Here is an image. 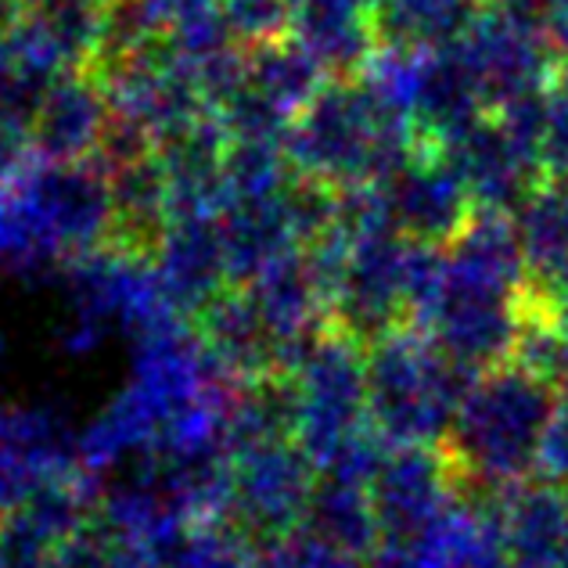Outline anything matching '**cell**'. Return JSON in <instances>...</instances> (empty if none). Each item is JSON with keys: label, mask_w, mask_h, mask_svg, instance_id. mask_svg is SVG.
I'll use <instances>...</instances> for the list:
<instances>
[{"label": "cell", "mask_w": 568, "mask_h": 568, "mask_svg": "<svg viewBox=\"0 0 568 568\" xmlns=\"http://www.w3.org/2000/svg\"><path fill=\"white\" fill-rule=\"evenodd\" d=\"M529 317V271L515 220L475 209L454 245L443 248V277L417 332L471 375L511 364Z\"/></svg>", "instance_id": "6da1fadb"}, {"label": "cell", "mask_w": 568, "mask_h": 568, "mask_svg": "<svg viewBox=\"0 0 568 568\" xmlns=\"http://www.w3.org/2000/svg\"><path fill=\"white\" fill-rule=\"evenodd\" d=\"M422 141L364 77H332L284 141L292 170L332 194L378 187L422 152Z\"/></svg>", "instance_id": "7a4b0ae2"}, {"label": "cell", "mask_w": 568, "mask_h": 568, "mask_svg": "<svg viewBox=\"0 0 568 568\" xmlns=\"http://www.w3.org/2000/svg\"><path fill=\"white\" fill-rule=\"evenodd\" d=\"M112 245V187L101 162L29 159L0 191V260L51 271Z\"/></svg>", "instance_id": "3957f363"}, {"label": "cell", "mask_w": 568, "mask_h": 568, "mask_svg": "<svg viewBox=\"0 0 568 568\" xmlns=\"http://www.w3.org/2000/svg\"><path fill=\"white\" fill-rule=\"evenodd\" d=\"M561 393L515 364L493 367L468 388L450 428L457 475L478 486V504L500 500L507 489L540 471L547 428Z\"/></svg>", "instance_id": "277c9868"}, {"label": "cell", "mask_w": 568, "mask_h": 568, "mask_svg": "<svg viewBox=\"0 0 568 568\" xmlns=\"http://www.w3.org/2000/svg\"><path fill=\"white\" fill-rule=\"evenodd\" d=\"M94 72L104 83L115 123L138 130L155 148L213 115L194 72L162 37L104 54Z\"/></svg>", "instance_id": "5b68a950"}, {"label": "cell", "mask_w": 568, "mask_h": 568, "mask_svg": "<svg viewBox=\"0 0 568 568\" xmlns=\"http://www.w3.org/2000/svg\"><path fill=\"white\" fill-rule=\"evenodd\" d=\"M332 80L313 58L288 37L245 48L242 80L220 104V126L242 144H281L288 141L295 119Z\"/></svg>", "instance_id": "8992f818"}, {"label": "cell", "mask_w": 568, "mask_h": 568, "mask_svg": "<svg viewBox=\"0 0 568 568\" xmlns=\"http://www.w3.org/2000/svg\"><path fill=\"white\" fill-rule=\"evenodd\" d=\"M454 48L468 65L489 115L544 94L561 69L540 14L515 11L500 0H489L465 40Z\"/></svg>", "instance_id": "52a82bcc"}, {"label": "cell", "mask_w": 568, "mask_h": 568, "mask_svg": "<svg viewBox=\"0 0 568 568\" xmlns=\"http://www.w3.org/2000/svg\"><path fill=\"white\" fill-rule=\"evenodd\" d=\"M475 378L478 375L454 364L422 332H393L378 342L375 382L382 399L428 436L454 428L457 410Z\"/></svg>", "instance_id": "ba28073f"}, {"label": "cell", "mask_w": 568, "mask_h": 568, "mask_svg": "<svg viewBox=\"0 0 568 568\" xmlns=\"http://www.w3.org/2000/svg\"><path fill=\"white\" fill-rule=\"evenodd\" d=\"M439 155L465 181L475 209L486 213L515 216L547 181L544 162L529 148H521L489 112L460 130L454 141H446Z\"/></svg>", "instance_id": "9c48e42d"}, {"label": "cell", "mask_w": 568, "mask_h": 568, "mask_svg": "<svg viewBox=\"0 0 568 568\" xmlns=\"http://www.w3.org/2000/svg\"><path fill=\"white\" fill-rule=\"evenodd\" d=\"M375 191L385 205L388 223L407 242L428 248L454 245L475 216V202L465 181L432 148H422L407 166H399Z\"/></svg>", "instance_id": "30bf717a"}, {"label": "cell", "mask_w": 568, "mask_h": 568, "mask_svg": "<svg viewBox=\"0 0 568 568\" xmlns=\"http://www.w3.org/2000/svg\"><path fill=\"white\" fill-rule=\"evenodd\" d=\"M112 33V0H19L11 40L48 77L94 72Z\"/></svg>", "instance_id": "8fae6325"}, {"label": "cell", "mask_w": 568, "mask_h": 568, "mask_svg": "<svg viewBox=\"0 0 568 568\" xmlns=\"http://www.w3.org/2000/svg\"><path fill=\"white\" fill-rule=\"evenodd\" d=\"M112 130V104L98 72H65L29 119V155L40 162H94Z\"/></svg>", "instance_id": "7c38bea8"}, {"label": "cell", "mask_w": 568, "mask_h": 568, "mask_svg": "<svg viewBox=\"0 0 568 568\" xmlns=\"http://www.w3.org/2000/svg\"><path fill=\"white\" fill-rule=\"evenodd\" d=\"M152 266L159 292L173 313H205L223 292L234 288L220 220L209 216L170 220Z\"/></svg>", "instance_id": "4fadbf2b"}, {"label": "cell", "mask_w": 568, "mask_h": 568, "mask_svg": "<svg viewBox=\"0 0 568 568\" xmlns=\"http://www.w3.org/2000/svg\"><path fill=\"white\" fill-rule=\"evenodd\" d=\"M284 37L327 77H361L382 51L375 0H284Z\"/></svg>", "instance_id": "5bb4252c"}, {"label": "cell", "mask_w": 568, "mask_h": 568, "mask_svg": "<svg viewBox=\"0 0 568 568\" xmlns=\"http://www.w3.org/2000/svg\"><path fill=\"white\" fill-rule=\"evenodd\" d=\"M109 187H112V245L130 256L152 260L162 242V234L170 227V187L162 162L155 152L112 162Z\"/></svg>", "instance_id": "9a60e30c"}, {"label": "cell", "mask_w": 568, "mask_h": 568, "mask_svg": "<svg viewBox=\"0 0 568 568\" xmlns=\"http://www.w3.org/2000/svg\"><path fill=\"white\" fill-rule=\"evenodd\" d=\"M511 220L526 256L529 295L544 298L568 271V170L550 173Z\"/></svg>", "instance_id": "2e32d148"}, {"label": "cell", "mask_w": 568, "mask_h": 568, "mask_svg": "<svg viewBox=\"0 0 568 568\" xmlns=\"http://www.w3.org/2000/svg\"><path fill=\"white\" fill-rule=\"evenodd\" d=\"M54 80L58 77H48L40 65L29 62L11 37H0V119L29 133V119Z\"/></svg>", "instance_id": "e0dca14e"}, {"label": "cell", "mask_w": 568, "mask_h": 568, "mask_svg": "<svg viewBox=\"0 0 568 568\" xmlns=\"http://www.w3.org/2000/svg\"><path fill=\"white\" fill-rule=\"evenodd\" d=\"M220 8L242 48L284 37V0H220Z\"/></svg>", "instance_id": "ac0fdd59"}, {"label": "cell", "mask_w": 568, "mask_h": 568, "mask_svg": "<svg viewBox=\"0 0 568 568\" xmlns=\"http://www.w3.org/2000/svg\"><path fill=\"white\" fill-rule=\"evenodd\" d=\"M544 166L547 176L568 170V65L555 72L544 101Z\"/></svg>", "instance_id": "d6986e66"}, {"label": "cell", "mask_w": 568, "mask_h": 568, "mask_svg": "<svg viewBox=\"0 0 568 568\" xmlns=\"http://www.w3.org/2000/svg\"><path fill=\"white\" fill-rule=\"evenodd\" d=\"M29 159H33L29 155V133L22 126L8 123V119H0V191L14 181V173H19Z\"/></svg>", "instance_id": "ffe728a7"}, {"label": "cell", "mask_w": 568, "mask_h": 568, "mask_svg": "<svg viewBox=\"0 0 568 568\" xmlns=\"http://www.w3.org/2000/svg\"><path fill=\"white\" fill-rule=\"evenodd\" d=\"M540 22H544L550 48L558 54V62L568 65V0H547Z\"/></svg>", "instance_id": "44dd1931"}]
</instances>
